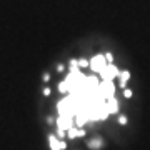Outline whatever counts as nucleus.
I'll list each match as a JSON object with an SVG mask.
<instances>
[{
    "mask_svg": "<svg viewBox=\"0 0 150 150\" xmlns=\"http://www.w3.org/2000/svg\"><path fill=\"white\" fill-rule=\"evenodd\" d=\"M130 74L115 54L92 45L64 54L45 74L40 122L48 150H100L123 125Z\"/></svg>",
    "mask_w": 150,
    "mask_h": 150,
    "instance_id": "obj_1",
    "label": "nucleus"
}]
</instances>
